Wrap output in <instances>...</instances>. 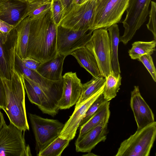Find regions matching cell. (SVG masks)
Listing matches in <instances>:
<instances>
[{"instance_id": "cell-1", "label": "cell", "mask_w": 156, "mask_h": 156, "mask_svg": "<svg viewBox=\"0 0 156 156\" xmlns=\"http://www.w3.org/2000/svg\"><path fill=\"white\" fill-rule=\"evenodd\" d=\"M57 27L51 11L41 18L31 20L27 57L41 63L55 58L58 54Z\"/></svg>"}, {"instance_id": "cell-2", "label": "cell", "mask_w": 156, "mask_h": 156, "mask_svg": "<svg viewBox=\"0 0 156 156\" xmlns=\"http://www.w3.org/2000/svg\"><path fill=\"white\" fill-rule=\"evenodd\" d=\"M9 79L0 77L5 90L6 104L3 109L10 122L24 132L29 130L25 105V91L22 74L16 68L10 69Z\"/></svg>"}, {"instance_id": "cell-3", "label": "cell", "mask_w": 156, "mask_h": 156, "mask_svg": "<svg viewBox=\"0 0 156 156\" xmlns=\"http://www.w3.org/2000/svg\"><path fill=\"white\" fill-rule=\"evenodd\" d=\"M16 66L22 74L38 84L39 91L48 110L53 116L56 115L59 110L58 104L62 92V79L56 81L47 79L37 71L24 66L18 57L16 58Z\"/></svg>"}, {"instance_id": "cell-4", "label": "cell", "mask_w": 156, "mask_h": 156, "mask_svg": "<svg viewBox=\"0 0 156 156\" xmlns=\"http://www.w3.org/2000/svg\"><path fill=\"white\" fill-rule=\"evenodd\" d=\"M156 136V122L140 129L120 144L115 156H149Z\"/></svg>"}, {"instance_id": "cell-5", "label": "cell", "mask_w": 156, "mask_h": 156, "mask_svg": "<svg viewBox=\"0 0 156 156\" xmlns=\"http://www.w3.org/2000/svg\"><path fill=\"white\" fill-rule=\"evenodd\" d=\"M91 30L107 29L119 23L127 7L129 0H95Z\"/></svg>"}, {"instance_id": "cell-6", "label": "cell", "mask_w": 156, "mask_h": 156, "mask_svg": "<svg viewBox=\"0 0 156 156\" xmlns=\"http://www.w3.org/2000/svg\"><path fill=\"white\" fill-rule=\"evenodd\" d=\"M36 142L37 155L59 136L64 124L56 119L28 113Z\"/></svg>"}, {"instance_id": "cell-7", "label": "cell", "mask_w": 156, "mask_h": 156, "mask_svg": "<svg viewBox=\"0 0 156 156\" xmlns=\"http://www.w3.org/2000/svg\"><path fill=\"white\" fill-rule=\"evenodd\" d=\"M23 132L11 122H5L0 130V156L31 155Z\"/></svg>"}, {"instance_id": "cell-8", "label": "cell", "mask_w": 156, "mask_h": 156, "mask_svg": "<svg viewBox=\"0 0 156 156\" xmlns=\"http://www.w3.org/2000/svg\"><path fill=\"white\" fill-rule=\"evenodd\" d=\"M90 40L85 46L93 53L101 76L106 78L111 72L110 41L107 29L94 30Z\"/></svg>"}, {"instance_id": "cell-9", "label": "cell", "mask_w": 156, "mask_h": 156, "mask_svg": "<svg viewBox=\"0 0 156 156\" xmlns=\"http://www.w3.org/2000/svg\"><path fill=\"white\" fill-rule=\"evenodd\" d=\"M151 0H129L126 17L122 23L125 28L120 41L124 44L130 41L147 20Z\"/></svg>"}, {"instance_id": "cell-10", "label": "cell", "mask_w": 156, "mask_h": 156, "mask_svg": "<svg viewBox=\"0 0 156 156\" xmlns=\"http://www.w3.org/2000/svg\"><path fill=\"white\" fill-rule=\"evenodd\" d=\"M95 3V0H88L79 4L74 3L59 25L76 30H91Z\"/></svg>"}, {"instance_id": "cell-11", "label": "cell", "mask_w": 156, "mask_h": 156, "mask_svg": "<svg viewBox=\"0 0 156 156\" xmlns=\"http://www.w3.org/2000/svg\"><path fill=\"white\" fill-rule=\"evenodd\" d=\"M93 31L87 30H76L58 26L56 43L58 54L66 57L76 50L85 47L90 40Z\"/></svg>"}, {"instance_id": "cell-12", "label": "cell", "mask_w": 156, "mask_h": 156, "mask_svg": "<svg viewBox=\"0 0 156 156\" xmlns=\"http://www.w3.org/2000/svg\"><path fill=\"white\" fill-rule=\"evenodd\" d=\"M31 20L29 16L24 18L10 32L14 39L9 50L8 58L15 60V55L21 58L27 57Z\"/></svg>"}, {"instance_id": "cell-13", "label": "cell", "mask_w": 156, "mask_h": 156, "mask_svg": "<svg viewBox=\"0 0 156 156\" xmlns=\"http://www.w3.org/2000/svg\"><path fill=\"white\" fill-rule=\"evenodd\" d=\"M62 92L58 104L59 109H69L76 104L82 89V84L76 73H66L62 76Z\"/></svg>"}, {"instance_id": "cell-14", "label": "cell", "mask_w": 156, "mask_h": 156, "mask_svg": "<svg viewBox=\"0 0 156 156\" xmlns=\"http://www.w3.org/2000/svg\"><path fill=\"white\" fill-rule=\"evenodd\" d=\"M130 106L137 124V129L155 121L154 113L141 96L138 86H134L131 92Z\"/></svg>"}, {"instance_id": "cell-15", "label": "cell", "mask_w": 156, "mask_h": 156, "mask_svg": "<svg viewBox=\"0 0 156 156\" xmlns=\"http://www.w3.org/2000/svg\"><path fill=\"white\" fill-rule=\"evenodd\" d=\"M104 86L79 106L75 108L72 115L64 124L59 136L60 138L70 141L74 138L82 119L90 105L102 93Z\"/></svg>"}, {"instance_id": "cell-16", "label": "cell", "mask_w": 156, "mask_h": 156, "mask_svg": "<svg viewBox=\"0 0 156 156\" xmlns=\"http://www.w3.org/2000/svg\"><path fill=\"white\" fill-rule=\"evenodd\" d=\"M108 122L104 121L93 128L76 141L77 152H90L99 143L104 141L108 134Z\"/></svg>"}, {"instance_id": "cell-17", "label": "cell", "mask_w": 156, "mask_h": 156, "mask_svg": "<svg viewBox=\"0 0 156 156\" xmlns=\"http://www.w3.org/2000/svg\"><path fill=\"white\" fill-rule=\"evenodd\" d=\"M28 3L20 0H0V19L14 27L24 18Z\"/></svg>"}, {"instance_id": "cell-18", "label": "cell", "mask_w": 156, "mask_h": 156, "mask_svg": "<svg viewBox=\"0 0 156 156\" xmlns=\"http://www.w3.org/2000/svg\"><path fill=\"white\" fill-rule=\"evenodd\" d=\"M66 56L58 54L54 58L41 63L37 71L49 80H59L62 79V73L64 61Z\"/></svg>"}, {"instance_id": "cell-19", "label": "cell", "mask_w": 156, "mask_h": 156, "mask_svg": "<svg viewBox=\"0 0 156 156\" xmlns=\"http://www.w3.org/2000/svg\"><path fill=\"white\" fill-rule=\"evenodd\" d=\"M77 60L81 66L93 77L101 76L96 59L91 51L85 46L77 49L71 54Z\"/></svg>"}, {"instance_id": "cell-20", "label": "cell", "mask_w": 156, "mask_h": 156, "mask_svg": "<svg viewBox=\"0 0 156 156\" xmlns=\"http://www.w3.org/2000/svg\"><path fill=\"white\" fill-rule=\"evenodd\" d=\"M110 41L111 65L112 73L115 76L121 71L118 57V47L120 42L119 32L117 23L113 24L107 29Z\"/></svg>"}, {"instance_id": "cell-21", "label": "cell", "mask_w": 156, "mask_h": 156, "mask_svg": "<svg viewBox=\"0 0 156 156\" xmlns=\"http://www.w3.org/2000/svg\"><path fill=\"white\" fill-rule=\"evenodd\" d=\"M109 101H107L101 105L91 118L80 127L78 138L82 137L89 130L102 122H108L110 114Z\"/></svg>"}, {"instance_id": "cell-22", "label": "cell", "mask_w": 156, "mask_h": 156, "mask_svg": "<svg viewBox=\"0 0 156 156\" xmlns=\"http://www.w3.org/2000/svg\"><path fill=\"white\" fill-rule=\"evenodd\" d=\"M52 0H34L28 2L24 18L29 16L31 20L44 16L51 10Z\"/></svg>"}, {"instance_id": "cell-23", "label": "cell", "mask_w": 156, "mask_h": 156, "mask_svg": "<svg viewBox=\"0 0 156 156\" xmlns=\"http://www.w3.org/2000/svg\"><path fill=\"white\" fill-rule=\"evenodd\" d=\"M105 78L101 76L93 77L89 81L82 84L81 93L75 108L79 106L84 102L98 92L105 84Z\"/></svg>"}, {"instance_id": "cell-24", "label": "cell", "mask_w": 156, "mask_h": 156, "mask_svg": "<svg viewBox=\"0 0 156 156\" xmlns=\"http://www.w3.org/2000/svg\"><path fill=\"white\" fill-rule=\"evenodd\" d=\"M121 79L120 74L115 76L112 72L105 78L102 94L104 98L107 101H110L116 96L120 90Z\"/></svg>"}, {"instance_id": "cell-25", "label": "cell", "mask_w": 156, "mask_h": 156, "mask_svg": "<svg viewBox=\"0 0 156 156\" xmlns=\"http://www.w3.org/2000/svg\"><path fill=\"white\" fill-rule=\"evenodd\" d=\"M156 44L155 40L150 42L136 41L132 44L128 52L129 55L131 59L137 60L144 55H151L155 51Z\"/></svg>"}, {"instance_id": "cell-26", "label": "cell", "mask_w": 156, "mask_h": 156, "mask_svg": "<svg viewBox=\"0 0 156 156\" xmlns=\"http://www.w3.org/2000/svg\"><path fill=\"white\" fill-rule=\"evenodd\" d=\"M70 141L57 137L45 148L40 152L38 156H60L63 151L67 147Z\"/></svg>"}, {"instance_id": "cell-27", "label": "cell", "mask_w": 156, "mask_h": 156, "mask_svg": "<svg viewBox=\"0 0 156 156\" xmlns=\"http://www.w3.org/2000/svg\"><path fill=\"white\" fill-rule=\"evenodd\" d=\"M0 37V77L9 79L10 72L8 57L4 49V45Z\"/></svg>"}, {"instance_id": "cell-28", "label": "cell", "mask_w": 156, "mask_h": 156, "mask_svg": "<svg viewBox=\"0 0 156 156\" xmlns=\"http://www.w3.org/2000/svg\"><path fill=\"white\" fill-rule=\"evenodd\" d=\"M107 101L104 98L102 93L101 94L89 107L82 119L79 127H80L89 120L94 114L99 107Z\"/></svg>"}, {"instance_id": "cell-29", "label": "cell", "mask_w": 156, "mask_h": 156, "mask_svg": "<svg viewBox=\"0 0 156 156\" xmlns=\"http://www.w3.org/2000/svg\"><path fill=\"white\" fill-rule=\"evenodd\" d=\"M51 11L53 20L57 25H59L63 17V8L61 0H52Z\"/></svg>"}, {"instance_id": "cell-30", "label": "cell", "mask_w": 156, "mask_h": 156, "mask_svg": "<svg viewBox=\"0 0 156 156\" xmlns=\"http://www.w3.org/2000/svg\"><path fill=\"white\" fill-rule=\"evenodd\" d=\"M149 19L146 25L147 29L153 34L154 40H156V3L151 1V7L149 12Z\"/></svg>"}, {"instance_id": "cell-31", "label": "cell", "mask_w": 156, "mask_h": 156, "mask_svg": "<svg viewBox=\"0 0 156 156\" xmlns=\"http://www.w3.org/2000/svg\"><path fill=\"white\" fill-rule=\"evenodd\" d=\"M141 62L150 73L154 80L156 82V69L151 55H144L138 59Z\"/></svg>"}, {"instance_id": "cell-32", "label": "cell", "mask_w": 156, "mask_h": 156, "mask_svg": "<svg viewBox=\"0 0 156 156\" xmlns=\"http://www.w3.org/2000/svg\"><path fill=\"white\" fill-rule=\"evenodd\" d=\"M14 27L13 26L0 19V37L4 44L7 41L10 33Z\"/></svg>"}, {"instance_id": "cell-33", "label": "cell", "mask_w": 156, "mask_h": 156, "mask_svg": "<svg viewBox=\"0 0 156 156\" xmlns=\"http://www.w3.org/2000/svg\"><path fill=\"white\" fill-rule=\"evenodd\" d=\"M20 58L21 62L24 66L36 71L37 68L41 63L34 59L27 57L23 58Z\"/></svg>"}, {"instance_id": "cell-34", "label": "cell", "mask_w": 156, "mask_h": 156, "mask_svg": "<svg viewBox=\"0 0 156 156\" xmlns=\"http://www.w3.org/2000/svg\"><path fill=\"white\" fill-rule=\"evenodd\" d=\"M6 104V96L4 86L0 77V108L3 110Z\"/></svg>"}, {"instance_id": "cell-35", "label": "cell", "mask_w": 156, "mask_h": 156, "mask_svg": "<svg viewBox=\"0 0 156 156\" xmlns=\"http://www.w3.org/2000/svg\"><path fill=\"white\" fill-rule=\"evenodd\" d=\"M61 1L63 8L64 17L75 3V0H61Z\"/></svg>"}, {"instance_id": "cell-36", "label": "cell", "mask_w": 156, "mask_h": 156, "mask_svg": "<svg viewBox=\"0 0 156 156\" xmlns=\"http://www.w3.org/2000/svg\"><path fill=\"white\" fill-rule=\"evenodd\" d=\"M5 122L4 119L3 114L1 112L0 108V130Z\"/></svg>"}, {"instance_id": "cell-37", "label": "cell", "mask_w": 156, "mask_h": 156, "mask_svg": "<svg viewBox=\"0 0 156 156\" xmlns=\"http://www.w3.org/2000/svg\"><path fill=\"white\" fill-rule=\"evenodd\" d=\"M85 0H75V3L76 4H80L83 2Z\"/></svg>"}, {"instance_id": "cell-38", "label": "cell", "mask_w": 156, "mask_h": 156, "mask_svg": "<svg viewBox=\"0 0 156 156\" xmlns=\"http://www.w3.org/2000/svg\"><path fill=\"white\" fill-rule=\"evenodd\" d=\"M20 0L22 1L23 2H28V0Z\"/></svg>"}, {"instance_id": "cell-39", "label": "cell", "mask_w": 156, "mask_h": 156, "mask_svg": "<svg viewBox=\"0 0 156 156\" xmlns=\"http://www.w3.org/2000/svg\"><path fill=\"white\" fill-rule=\"evenodd\" d=\"M33 0H28V2H29L32 1Z\"/></svg>"}, {"instance_id": "cell-40", "label": "cell", "mask_w": 156, "mask_h": 156, "mask_svg": "<svg viewBox=\"0 0 156 156\" xmlns=\"http://www.w3.org/2000/svg\"><path fill=\"white\" fill-rule=\"evenodd\" d=\"M87 0H85V1H84V2H85V1H87Z\"/></svg>"}]
</instances>
